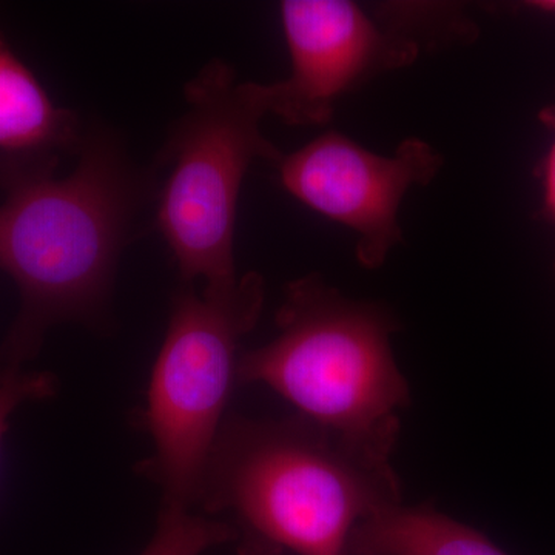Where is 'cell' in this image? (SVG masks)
<instances>
[{
	"label": "cell",
	"instance_id": "cell-5",
	"mask_svg": "<svg viewBox=\"0 0 555 555\" xmlns=\"http://www.w3.org/2000/svg\"><path fill=\"white\" fill-rule=\"evenodd\" d=\"M264 297L257 272L201 292L184 283L175 294L145 406L137 415L138 427L155 443V454L139 470L163 489V506L198 505L204 469L236 382L240 341L257 326Z\"/></svg>",
	"mask_w": 555,
	"mask_h": 555
},
{
	"label": "cell",
	"instance_id": "cell-4",
	"mask_svg": "<svg viewBox=\"0 0 555 555\" xmlns=\"http://www.w3.org/2000/svg\"><path fill=\"white\" fill-rule=\"evenodd\" d=\"M160 167L156 221L185 284L225 287L238 280L236 211L251 164H280L283 153L264 137L268 115L258 82H238L235 69L214 60L185 86Z\"/></svg>",
	"mask_w": 555,
	"mask_h": 555
},
{
	"label": "cell",
	"instance_id": "cell-7",
	"mask_svg": "<svg viewBox=\"0 0 555 555\" xmlns=\"http://www.w3.org/2000/svg\"><path fill=\"white\" fill-rule=\"evenodd\" d=\"M280 11L291 75L258 83V90L268 115L288 126L327 124L347 91L379 73L409 67L422 49L349 0H286Z\"/></svg>",
	"mask_w": 555,
	"mask_h": 555
},
{
	"label": "cell",
	"instance_id": "cell-6",
	"mask_svg": "<svg viewBox=\"0 0 555 555\" xmlns=\"http://www.w3.org/2000/svg\"><path fill=\"white\" fill-rule=\"evenodd\" d=\"M276 167L287 193L352 230L358 262L377 269L403 240L398 211L404 196L437 177L443 156L416 138L401 142L392 156L378 155L331 131L284 155Z\"/></svg>",
	"mask_w": 555,
	"mask_h": 555
},
{
	"label": "cell",
	"instance_id": "cell-10",
	"mask_svg": "<svg viewBox=\"0 0 555 555\" xmlns=\"http://www.w3.org/2000/svg\"><path fill=\"white\" fill-rule=\"evenodd\" d=\"M235 526L203 516L190 509L163 506L158 528L142 555H203L211 546L236 540Z\"/></svg>",
	"mask_w": 555,
	"mask_h": 555
},
{
	"label": "cell",
	"instance_id": "cell-11",
	"mask_svg": "<svg viewBox=\"0 0 555 555\" xmlns=\"http://www.w3.org/2000/svg\"><path fill=\"white\" fill-rule=\"evenodd\" d=\"M57 392V379L49 372L25 371L0 364V454L10 418L25 403L47 400Z\"/></svg>",
	"mask_w": 555,
	"mask_h": 555
},
{
	"label": "cell",
	"instance_id": "cell-13",
	"mask_svg": "<svg viewBox=\"0 0 555 555\" xmlns=\"http://www.w3.org/2000/svg\"><path fill=\"white\" fill-rule=\"evenodd\" d=\"M525 9L534 11L542 16L554 17L555 20V0H532L524 3Z\"/></svg>",
	"mask_w": 555,
	"mask_h": 555
},
{
	"label": "cell",
	"instance_id": "cell-2",
	"mask_svg": "<svg viewBox=\"0 0 555 555\" xmlns=\"http://www.w3.org/2000/svg\"><path fill=\"white\" fill-rule=\"evenodd\" d=\"M390 459L302 416L222 423L198 505L232 514L240 555H347L353 528L400 503Z\"/></svg>",
	"mask_w": 555,
	"mask_h": 555
},
{
	"label": "cell",
	"instance_id": "cell-12",
	"mask_svg": "<svg viewBox=\"0 0 555 555\" xmlns=\"http://www.w3.org/2000/svg\"><path fill=\"white\" fill-rule=\"evenodd\" d=\"M540 119L553 133V141L540 166V181H542L543 214L555 225V107L543 109Z\"/></svg>",
	"mask_w": 555,
	"mask_h": 555
},
{
	"label": "cell",
	"instance_id": "cell-8",
	"mask_svg": "<svg viewBox=\"0 0 555 555\" xmlns=\"http://www.w3.org/2000/svg\"><path fill=\"white\" fill-rule=\"evenodd\" d=\"M83 138L75 113L54 104L31 69L0 39V155L78 153Z\"/></svg>",
	"mask_w": 555,
	"mask_h": 555
},
{
	"label": "cell",
	"instance_id": "cell-1",
	"mask_svg": "<svg viewBox=\"0 0 555 555\" xmlns=\"http://www.w3.org/2000/svg\"><path fill=\"white\" fill-rule=\"evenodd\" d=\"M78 155L62 177L60 156L0 155V272L21 294L0 364L22 367L51 327L101 315L139 208L155 189L108 134L83 138Z\"/></svg>",
	"mask_w": 555,
	"mask_h": 555
},
{
	"label": "cell",
	"instance_id": "cell-3",
	"mask_svg": "<svg viewBox=\"0 0 555 555\" xmlns=\"http://www.w3.org/2000/svg\"><path fill=\"white\" fill-rule=\"evenodd\" d=\"M276 327L272 341L238 358L236 382L269 386L313 425L390 459L398 412L411 401L390 346L392 315L309 275L288 284Z\"/></svg>",
	"mask_w": 555,
	"mask_h": 555
},
{
	"label": "cell",
	"instance_id": "cell-9",
	"mask_svg": "<svg viewBox=\"0 0 555 555\" xmlns=\"http://www.w3.org/2000/svg\"><path fill=\"white\" fill-rule=\"evenodd\" d=\"M347 555H507L477 529L430 505H387L353 528Z\"/></svg>",
	"mask_w": 555,
	"mask_h": 555
}]
</instances>
